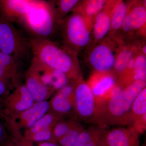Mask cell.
<instances>
[{
	"instance_id": "obj_25",
	"label": "cell",
	"mask_w": 146,
	"mask_h": 146,
	"mask_svg": "<svg viewBox=\"0 0 146 146\" xmlns=\"http://www.w3.org/2000/svg\"><path fill=\"white\" fill-rule=\"evenodd\" d=\"M146 56L142 54H138L136 56L135 66L131 78V82H146Z\"/></svg>"
},
{
	"instance_id": "obj_19",
	"label": "cell",
	"mask_w": 146,
	"mask_h": 146,
	"mask_svg": "<svg viewBox=\"0 0 146 146\" xmlns=\"http://www.w3.org/2000/svg\"><path fill=\"white\" fill-rule=\"evenodd\" d=\"M105 131L102 126L84 129L79 136L75 146H102Z\"/></svg>"
},
{
	"instance_id": "obj_3",
	"label": "cell",
	"mask_w": 146,
	"mask_h": 146,
	"mask_svg": "<svg viewBox=\"0 0 146 146\" xmlns=\"http://www.w3.org/2000/svg\"><path fill=\"white\" fill-rule=\"evenodd\" d=\"M60 27L63 44L73 52L78 54L89 44L93 25L80 13L72 11L63 20Z\"/></svg>"
},
{
	"instance_id": "obj_27",
	"label": "cell",
	"mask_w": 146,
	"mask_h": 146,
	"mask_svg": "<svg viewBox=\"0 0 146 146\" xmlns=\"http://www.w3.org/2000/svg\"><path fill=\"white\" fill-rule=\"evenodd\" d=\"M53 127L49 128L31 134L23 136L26 140L32 143L43 142H52Z\"/></svg>"
},
{
	"instance_id": "obj_26",
	"label": "cell",
	"mask_w": 146,
	"mask_h": 146,
	"mask_svg": "<svg viewBox=\"0 0 146 146\" xmlns=\"http://www.w3.org/2000/svg\"><path fill=\"white\" fill-rule=\"evenodd\" d=\"M84 129L82 125L78 122L68 133L58 140L57 143L60 146H75L79 136Z\"/></svg>"
},
{
	"instance_id": "obj_17",
	"label": "cell",
	"mask_w": 146,
	"mask_h": 146,
	"mask_svg": "<svg viewBox=\"0 0 146 146\" xmlns=\"http://www.w3.org/2000/svg\"><path fill=\"white\" fill-rule=\"evenodd\" d=\"M108 2V1L105 0L80 1L72 11L80 13L93 25L95 17L104 8Z\"/></svg>"
},
{
	"instance_id": "obj_16",
	"label": "cell",
	"mask_w": 146,
	"mask_h": 146,
	"mask_svg": "<svg viewBox=\"0 0 146 146\" xmlns=\"http://www.w3.org/2000/svg\"><path fill=\"white\" fill-rule=\"evenodd\" d=\"M139 48L136 46L120 47L118 50L113 71L115 76L121 78L125 72L128 64L133 57L136 56Z\"/></svg>"
},
{
	"instance_id": "obj_23",
	"label": "cell",
	"mask_w": 146,
	"mask_h": 146,
	"mask_svg": "<svg viewBox=\"0 0 146 146\" xmlns=\"http://www.w3.org/2000/svg\"><path fill=\"white\" fill-rule=\"evenodd\" d=\"M60 120L54 127L52 131V142L57 143L58 140L68 133L74 126L78 121L74 118Z\"/></svg>"
},
{
	"instance_id": "obj_10",
	"label": "cell",
	"mask_w": 146,
	"mask_h": 146,
	"mask_svg": "<svg viewBox=\"0 0 146 146\" xmlns=\"http://www.w3.org/2000/svg\"><path fill=\"white\" fill-rule=\"evenodd\" d=\"M102 146H140L138 133L132 127H118L106 131Z\"/></svg>"
},
{
	"instance_id": "obj_6",
	"label": "cell",
	"mask_w": 146,
	"mask_h": 146,
	"mask_svg": "<svg viewBox=\"0 0 146 146\" xmlns=\"http://www.w3.org/2000/svg\"><path fill=\"white\" fill-rule=\"evenodd\" d=\"M50 110L49 101L35 102L28 109L10 118H4L7 129H13L22 133L29 129Z\"/></svg>"
},
{
	"instance_id": "obj_4",
	"label": "cell",
	"mask_w": 146,
	"mask_h": 146,
	"mask_svg": "<svg viewBox=\"0 0 146 146\" xmlns=\"http://www.w3.org/2000/svg\"><path fill=\"white\" fill-rule=\"evenodd\" d=\"M0 15V51L10 55L23 63L31 61L32 53L29 39Z\"/></svg>"
},
{
	"instance_id": "obj_13",
	"label": "cell",
	"mask_w": 146,
	"mask_h": 146,
	"mask_svg": "<svg viewBox=\"0 0 146 146\" xmlns=\"http://www.w3.org/2000/svg\"><path fill=\"white\" fill-rule=\"evenodd\" d=\"M118 1H108L104 8L97 14L93 23V32L95 44L105 39L109 34L112 12Z\"/></svg>"
},
{
	"instance_id": "obj_22",
	"label": "cell",
	"mask_w": 146,
	"mask_h": 146,
	"mask_svg": "<svg viewBox=\"0 0 146 146\" xmlns=\"http://www.w3.org/2000/svg\"><path fill=\"white\" fill-rule=\"evenodd\" d=\"M78 0H58L53 1L54 7L59 21L62 22L78 4Z\"/></svg>"
},
{
	"instance_id": "obj_28",
	"label": "cell",
	"mask_w": 146,
	"mask_h": 146,
	"mask_svg": "<svg viewBox=\"0 0 146 146\" xmlns=\"http://www.w3.org/2000/svg\"><path fill=\"white\" fill-rule=\"evenodd\" d=\"M9 136L5 123L0 121V146H2Z\"/></svg>"
},
{
	"instance_id": "obj_32",
	"label": "cell",
	"mask_w": 146,
	"mask_h": 146,
	"mask_svg": "<svg viewBox=\"0 0 146 146\" xmlns=\"http://www.w3.org/2000/svg\"><path fill=\"white\" fill-rule=\"evenodd\" d=\"M2 146H20L18 143L9 136Z\"/></svg>"
},
{
	"instance_id": "obj_11",
	"label": "cell",
	"mask_w": 146,
	"mask_h": 146,
	"mask_svg": "<svg viewBox=\"0 0 146 146\" xmlns=\"http://www.w3.org/2000/svg\"><path fill=\"white\" fill-rule=\"evenodd\" d=\"M37 0H1L0 15L13 23L19 22L28 13Z\"/></svg>"
},
{
	"instance_id": "obj_30",
	"label": "cell",
	"mask_w": 146,
	"mask_h": 146,
	"mask_svg": "<svg viewBox=\"0 0 146 146\" xmlns=\"http://www.w3.org/2000/svg\"><path fill=\"white\" fill-rule=\"evenodd\" d=\"M16 141L20 146H31V143L26 140L23 136L18 137Z\"/></svg>"
},
{
	"instance_id": "obj_18",
	"label": "cell",
	"mask_w": 146,
	"mask_h": 146,
	"mask_svg": "<svg viewBox=\"0 0 146 146\" xmlns=\"http://www.w3.org/2000/svg\"><path fill=\"white\" fill-rule=\"evenodd\" d=\"M74 99L63 96L57 91L49 101L50 110L65 118L74 112Z\"/></svg>"
},
{
	"instance_id": "obj_29",
	"label": "cell",
	"mask_w": 146,
	"mask_h": 146,
	"mask_svg": "<svg viewBox=\"0 0 146 146\" xmlns=\"http://www.w3.org/2000/svg\"><path fill=\"white\" fill-rule=\"evenodd\" d=\"M9 92L7 86L0 81V119H3V115L2 112V104L4 98Z\"/></svg>"
},
{
	"instance_id": "obj_8",
	"label": "cell",
	"mask_w": 146,
	"mask_h": 146,
	"mask_svg": "<svg viewBox=\"0 0 146 146\" xmlns=\"http://www.w3.org/2000/svg\"><path fill=\"white\" fill-rule=\"evenodd\" d=\"M74 112L80 119H92L96 111V98L89 84L80 76L76 80Z\"/></svg>"
},
{
	"instance_id": "obj_2",
	"label": "cell",
	"mask_w": 146,
	"mask_h": 146,
	"mask_svg": "<svg viewBox=\"0 0 146 146\" xmlns=\"http://www.w3.org/2000/svg\"><path fill=\"white\" fill-rule=\"evenodd\" d=\"M18 23L31 38L43 39H50L61 24L55 11L53 1L43 0H37Z\"/></svg>"
},
{
	"instance_id": "obj_15",
	"label": "cell",
	"mask_w": 146,
	"mask_h": 146,
	"mask_svg": "<svg viewBox=\"0 0 146 146\" xmlns=\"http://www.w3.org/2000/svg\"><path fill=\"white\" fill-rule=\"evenodd\" d=\"M25 84L35 102L47 101L53 94L41 82L33 71L29 67L24 74Z\"/></svg>"
},
{
	"instance_id": "obj_12",
	"label": "cell",
	"mask_w": 146,
	"mask_h": 146,
	"mask_svg": "<svg viewBox=\"0 0 146 146\" xmlns=\"http://www.w3.org/2000/svg\"><path fill=\"white\" fill-rule=\"evenodd\" d=\"M129 4L126 16L121 30L126 34H130L141 30L145 27L146 9L145 3Z\"/></svg>"
},
{
	"instance_id": "obj_14",
	"label": "cell",
	"mask_w": 146,
	"mask_h": 146,
	"mask_svg": "<svg viewBox=\"0 0 146 146\" xmlns=\"http://www.w3.org/2000/svg\"><path fill=\"white\" fill-rule=\"evenodd\" d=\"M114 74L110 73H95L88 84L96 102L103 101L108 98L110 91L117 84Z\"/></svg>"
},
{
	"instance_id": "obj_7",
	"label": "cell",
	"mask_w": 146,
	"mask_h": 146,
	"mask_svg": "<svg viewBox=\"0 0 146 146\" xmlns=\"http://www.w3.org/2000/svg\"><path fill=\"white\" fill-rule=\"evenodd\" d=\"M35 103L33 97L25 84H20L7 93L3 100V119L25 111Z\"/></svg>"
},
{
	"instance_id": "obj_31",
	"label": "cell",
	"mask_w": 146,
	"mask_h": 146,
	"mask_svg": "<svg viewBox=\"0 0 146 146\" xmlns=\"http://www.w3.org/2000/svg\"><path fill=\"white\" fill-rule=\"evenodd\" d=\"M31 146H60L58 144L52 142H43L36 143H31Z\"/></svg>"
},
{
	"instance_id": "obj_21",
	"label": "cell",
	"mask_w": 146,
	"mask_h": 146,
	"mask_svg": "<svg viewBox=\"0 0 146 146\" xmlns=\"http://www.w3.org/2000/svg\"><path fill=\"white\" fill-rule=\"evenodd\" d=\"M64 119L65 118L50 110L40 118L32 127L22 132V135L25 136L49 128L54 127L58 122Z\"/></svg>"
},
{
	"instance_id": "obj_24",
	"label": "cell",
	"mask_w": 146,
	"mask_h": 146,
	"mask_svg": "<svg viewBox=\"0 0 146 146\" xmlns=\"http://www.w3.org/2000/svg\"><path fill=\"white\" fill-rule=\"evenodd\" d=\"M131 113L133 122L146 115V87L142 90L134 100L131 106Z\"/></svg>"
},
{
	"instance_id": "obj_9",
	"label": "cell",
	"mask_w": 146,
	"mask_h": 146,
	"mask_svg": "<svg viewBox=\"0 0 146 146\" xmlns=\"http://www.w3.org/2000/svg\"><path fill=\"white\" fill-rule=\"evenodd\" d=\"M29 67L53 93L60 90L70 81L64 73L50 68L35 58L32 57Z\"/></svg>"
},
{
	"instance_id": "obj_5",
	"label": "cell",
	"mask_w": 146,
	"mask_h": 146,
	"mask_svg": "<svg viewBox=\"0 0 146 146\" xmlns=\"http://www.w3.org/2000/svg\"><path fill=\"white\" fill-rule=\"evenodd\" d=\"M106 38L94 44L88 56L90 66L96 73L112 72L120 46L114 39Z\"/></svg>"
},
{
	"instance_id": "obj_1",
	"label": "cell",
	"mask_w": 146,
	"mask_h": 146,
	"mask_svg": "<svg viewBox=\"0 0 146 146\" xmlns=\"http://www.w3.org/2000/svg\"><path fill=\"white\" fill-rule=\"evenodd\" d=\"M29 40L33 57L64 73L70 81L81 76L77 54L64 45L50 39L30 38Z\"/></svg>"
},
{
	"instance_id": "obj_20",
	"label": "cell",
	"mask_w": 146,
	"mask_h": 146,
	"mask_svg": "<svg viewBox=\"0 0 146 146\" xmlns=\"http://www.w3.org/2000/svg\"><path fill=\"white\" fill-rule=\"evenodd\" d=\"M129 5L128 2L123 1H119L117 3L111 16L109 33L111 37H113L118 31L121 30L127 13Z\"/></svg>"
}]
</instances>
